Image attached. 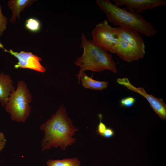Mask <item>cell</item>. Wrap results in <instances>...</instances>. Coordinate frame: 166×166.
<instances>
[{"mask_svg":"<svg viewBox=\"0 0 166 166\" xmlns=\"http://www.w3.org/2000/svg\"><path fill=\"white\" fill-rule=\"evenodd\" d=\"M40 128L44 132L41 143L42 151L59 147L64 151L76 142V138L73 136L78 129L73 124L63 105Z\"/></svg>","mask_w":166,"mask_h":166,"instance_id":"1","label":"cell"},{"mask_svg":"<svg viewBox=\"0 0 166 166\" xmlns=\"http://www.w3.org/2000/svg\"><path fill=\"white\" fill-rule=\"evenodd\" d=\"M81 48L83 49L82 54L77 57L74 64L80 67L76 76L80 83V77L85 70L100 72L109 70L114 73L117 72L116 63L112 55L102 47L95 44L92 40L88 39L82 33L81 37Z\"/></svg>","mask_w":166,"mask_h":166,"instance_id":"2","label":"cell"},{"mask_svg":"<svg viewBox=\"0 0 166 166\" xmlns=\"http://www.w3.org/2000/svg\"><path fill=\"white\" fill-rule=\"evenodd\" d=\"M96 4L105 13L108 21L114 26L128 28L148 37L157 33L153 26L140 14L117 6L109 0H97Z\"/></svg>","mask_w":166,"mask_h":166,"instance_id":"3","label":"cell"},{"mask_svg":"<svg viewBox=\"0 0 166 166\" xmlns=\"http://www.w3.org/2000/svg\"><path fill=\"white\" fill-rule=\"evenodd\" d=\"M118 29L119 40L114 53L128 62L143 58L145 54V46L142 37L128 28L119 26Z\"/></svg>","mask_w":166,"mask_h":166,"instance_id":"4","label":"cell"},{"mask_svg":"<svg viewBox=\"0 0 166 166\" xmlns=\"http://www.w3.org/2000/svg\"><path fill=\"white\" fill-rule=\"evenodd\" d=\"M32 95L26 83L23 81H18L17 88L10 96L5 109L13 121L25 123L30 116Z\"/></svg>","mask_w":166,"mask_h":166,"instance_id":"5","label":"cell"},{"mask_svg":"<svg viewBox=\"0 0 166 166\" xmlns=\"http://www.w3.org/2000/svg\"><path fill=\"white\" fill-rule=\"evenodd\" d=\"M92 41L96 45L114 53L119 40L118 27H112L105 20L97 24L93 29Z\"/></svg>","mask_w":166,"mask_h":166,"instance_id":"6","label":"cell"},{"mask_svg":"<svg viewBox=\"0 0 166 166\" xmlns=\"http://www.w3.org/2000/svg\"><path fill=\"white\" fill-rule=\"evenodd\" d=\"M117 82L119 84L124 86L129 90L144 97L160 117L164 120H166V105L162 99L158 98L152 94H148L142 87H136L131 83L128 78H118Z\"/></svg>","mask_w":166,"mask_h":166,"instance_id":"7","label":"cell"},{"mask_svg":"<svg viewBox=\"0 0 166 166\" xmlns=\"http://www.w3.org/2000/svg\"><path fill=\"white\" fill-rule=\"evenodd\" d=\"M5 51L9 52L18 59V62L14 65L16 69L26 68L41 73H44L46 70L40 63L42 61L41 58L31 52L21 51L18 52L12 49L9 51L5 49Z\"/></svg>","mask_w":166,"mask_h":166,"instance_id":"8","label":"cell"},{"mask_svg":"<svg viewBox=\"0 0 166 166\" xmlns=\"http://www.w3.org/2000/svg\"><path fill=\"white\" fill-rule=\"evenodd\" d=\"M114 4L119 7L125 6L129 11L137 14L142 13L147 10H152L156 7L166 4L165 0H112Z\"/></svg>","mask_w":166,"mask_h":166,"instance_id":"9","label":"cell"},{"mask_svg":"<svg viewBox=\"0 0 166 166\" xmlns=\"http://www.w3.org/2000/svg\"><path fill=\"white\" fill-rule=\"evenodd\" d=\"M10 76L0 73V104L4 106L10 94L15 90Z\"/></svg>","mask_w":166,"mask_h":166,"instance_id":"10","label":"cell"},{"mask_svg":"<svg viewBox=\"0 0 166 166\" xmlns=\"http://www.w3.org/2000/svg\"><path fill=\"white\" fill-rule=\"evenodd\" d=\"M35 0H10L8 3V6L12 10V15L10 21L15 23L16 17L19 18L21 12L24 8L30 6Z\"/></svg>","mask_w":166,"mask_h":166,"instance_id":"11","label":"cell"},{"mask_svg":"<svg viewBox=\"0 0 166 166\" xmlns=\"http://www.w3.org/2000/svg\"><path fill=\"white\" fill-rule=\"evenodd\" d=\"M82 86L86 89L96 90H102L106 88L108 85L107 81H99L87 76L84 72L80 77Z\"/></svg>","mask_w":166,"mask_h":166,"instance_id":"12","label":"cell"},{"mask_svg":"<svg viewBox=\"0 0 166 166\" xmlns=\"http://www.w3.org/2000/svg\"><path fill=\"white\" fill-rule=\"evenodd\" d=\"M47 166H80L81 162L75 157L62 160H49L46 162Z\"/></svg>","mask_w":166,"mask_h":166,"instance_id":"13","label":"cell"},{"mask_svg":"<svg viewBox=\"0 0 166 166\" xmlns=\"http://www.w3.org/2000/svg\"><path fill=\"white\" fill-rule=\"evenodd\" d=\"M26 28L29 30L33 32L38 31L41 28L40 22L35 18H30L26 21Z\"/></svg>","mask_w":166,"mask_h":166,"instance_id":"14","label":"cell"},{"mask_svg":"<svg viewBox=\"0 0 166 166\" xmlns=\"http://www.w3.org/2000/svg\"><path fill=\"white\" fill-rule=\"evenodd\" d=\"M136 99L132 97H128L122 99L120 101V104L121 106L129 108L132 107L135 104Z\"/></svg>","mask_w":166,"mask_h":166,"instance_id":"15","label":"cell"},{"mask_svg":"<svg viewBox=\"0 0 166 166\" xmlns=\"http://www.w3.org/2000/svg\"><path fill=\"white\" fill-rule=\"evenodd\" d=\"M7 23V18L4 16L2 12L1 7L0 5V36L3 34V31L6 28Z\"/></svg>","mask_w":166,"mask_h":166,"instance_id":"16","label":"cell"},{"mask_svg":"<svg viewBox=\"0 0 166 166\" xmlns=\"http://www.w3.org/2000/svg\"><path fill=\"white\" fill-rule=\"evenodd\" d=\"M99 117L100 119V122L98 125L96 132L98 134L102 136L107 128L105 124L101 121L102 118V115L99 114Z\"/></svg>","mask_w":166,"mask_h":166,"instance_id":"17","label":"cell"},{"mask_svg":"<svg viewBox=\"0 0 166 166\" xmlns=\"http://www.w3.org/2000/svg\"><path fill=\"white\" fill-rule=\"evenodd\" d=\"M6 142V139L4 134L0 131V152L4 148Z\"/></svg>","mask_w":166,"mask_h":166,"instance_id":"18","label":"cell"},{"mask_svg":"<svg viewBox=\"0 0 166 166\" xmlns=\"http://www.w3.org/2000/svg\"><path fill=\"white\" fill-rule=\"evenodd\" d=\"M114 132L113 130L110 128H107L104 133L102 136L105 138H110L113 136Z\"/></svg>","mask_w":166,"mask_h":166,"instance_id":"19","label":"cell"},{"mask_svg":"<svg viewBox=\"0 0 166 166\" xmlns=\"http://www.w3.org/2000/svg\"><path fill=\"white\" fill-rule=\"evenodd\" d=\"M0 47L4 49L3 45L0 42Z\"/></svg>","mask_w":166,"mask_h":166,"instance_id":"20","label":"cell"}]
</instances>
